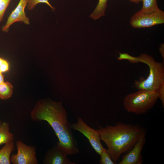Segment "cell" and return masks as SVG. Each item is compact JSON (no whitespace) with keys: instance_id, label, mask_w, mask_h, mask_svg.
<instances>
[{"instance_id":"cell-6","label":"cell","mask_w":164,"mask_h":164,"mask_svg":"<svg viewBox=\"0 0 164 164\" xmlns=\"http://www.w3.org/2000/svg\"><path fill=\"white\" fill-rule=\"evenodd\" d=\"M17 152L10 157V162L13 164H38L36 148L27 145L20 140L16 142Z\"/></svg>"},{"instance_id":"cell-13","label":"cell","mask_w":164,"mask_h":164,"mask_svg":"<svg viewBox=\"0 0 164 164\" xmlns=\"http://www.w3.org/2000/svg\"><path fill=\"white\" fill-rule=\"evenodd\" d=\"M13 87L8 81L2 82L0 84V98L6 100L10 98L13 94Z\"/></svg>"},{"instance_id":"cell-2","label":"cell","mask_w":164,"mask_h":164,"mask_svg":"<svg viewBox=\"0 0 164 164\" xmlns=\"http://www.w3.org/2000/svg\"><path fill=\"white\" fill-rule=\"evenodd\" d=\"M101 140L108 147L107 151L116 164L121 155L129 151L146 129L138 124H130L121 122L115 125H106L103 127L99 125L96 129Z\"/></svg>"},{"instance_id":"cell-18","label":"cell","mask_w":164,"mask_h":164,"mask_svg":"<svg viewBox=\"0 0 164 164\" xmlns=\"http://www.w3.org/2000/svg\"><path fill=\"white\" fill-rule=\"evenodd\" d=\"M100 155V164H115L108 154L107 149L104 148Z\"/></svg>"},{"instance_id":"cell-7","label":"cell","mask_w":164,"mask_h":164,"mask_svg":"<svg viewBox=\"0 0 164 164\" xmlns=\"http://www.w3.org/2000/svg\"><path fill=\"white\" fill-rule=\"evenodd\" d=\"M71 127L72 129L80 132L86 137L95 151L101 155L104 148L99 133L96 130L88 125L80 117L77 118L76 123L71 124Z\"/></svg>"},{"instance_id":"cell-22","label":"cell","mask_w":164,"mask_h":164,"mask_svg":"<svg viewBox=\"0 0 164 164\" xmlns=\"http://www.w3.org/2000/svg\"><path fill=\"white\" fill-rule=\"evenodd\" d=\"M164 45L163 44H162L160 45V47L159 49V50L161 55L163 58V60H164Z\"/></svg>"},{"instance_id":"cell-23","label":"cell","mask_w":164,"mask_h":164,"mask_svg":"<svg viewBox=\"0 0 164 164\" xmlns=\"http://www.w3.org/2000/svg\"><path fill=\"white\" fill-rule=\"evenodd\" d=\"M4 76L2 73L0 72V84L4 81Z\"/></svg>"},{"instance_id":"cell-9","label":"cell","mask_w":164,"mask_h":164,"mask_svg":"<svg viewBox=\"0 0 164 164\" xmlns=\"http://www.w3.org/2000/svg\"><path fill=\"white\" fill-rule=\"evenodd\" d=\"M146 131L142 135L132 148L122 156L119 164H142V152L146 142Z\"/></svg>"},{"instance_id":"cell-24","label":"cell","mask_w":164,"mask_h":164,"mask_svg":"<svg viewBox=\"0 0 164 164\" xmlns=\"http://www.w3.org/2000/svg\"><path fill=\"white\" fill-rule=\"evenodd\" d=\"M130 1L132 2H134L135 4H138L140 2L142 1V0H130Z\"/></svg>"},{"instance_id":"cell-15","label":"cell","mask_w":164,"mask_h":164,"mask_svg":"<svg viewBox=\"0 0 164 164\" xmlns=\"http://www.w3.org/2000/svg\"><path fill=\"white\" fill-rule=\"evenodd\" d=\"M143 2L141 11L144 12H152L159 10L157 0H142Z\"/></svg>"},{"instance_id":"cell-17","label":"cell","mask_w":164,"mask_h":164,"mask_svg":"<svg viewBox=\"0 0 164 164\" xmlns=\"http://www.w3.org/2000/svg\"><path fill=\"white\" fill-rule=\"evenodd\" d=\"M118 53H119V56L117 57V59L118 60H127L130 63L133 64L140 62L138 57L133 56L126 53H122L120 52H118Z\"/></svg>"},{"instance_id":"cell-3","label":"cell","mask_w":164,"mask_h":164,"mask_svg":"<svg viewBox=\"0 0 164 164\" xmlns=\"http://www.w3.org/2000/svg\"><path fill=\"white\" fill-rule=\"evenodd\" d=\"M138 57L140 62L148 66L149 72L146 79L141 77L139 80H135L134 87L138 90L157 91L161 85L164 83V63L156 62L152 56L145 53H141Z\"/></svg>"},{"instance_id":"cell-12","label":"cell","mask_w":164,"mask_h":164,"mask_svg":"<svg viewBox=\"0 0 164 164\" xmlns=\"http://www.w3.org/2000/svg\"><path fill=\"white\" fill-rule=\"evenodd\" d=\"M14 136L9 131V124L7 122H2L0 126V145L13 141Z\"/></svg>"},{"instance_id":"cell-21","label":"cell","mask_w":164,"mask_h":164,"mask_svg":"<svg viewBox=\"0 0 164 164\" xmlns=\"http://www.w3.org/2000/svg\"><path fill=\"white\" fill-rule=\"evenodd\" d=\"M159 98L161 100L163 107H164V83L161 85L158 90Z\"/></svg>"},{"instance_id":"cell-8","label":"cell","mask_w":164,"mask_h":164,"mask_svg":"<svg viewBox=\"0 0 164 164\" xmlns=\"http://www.w3.org/2000/svg\"><path fill=\"white\" fill-rule=\"evenodd\" d=\"M28 1V0H19L16 7L9 15L6 23L2 27L3 32H8L10 26L16 22H22L26 25L29 24V19L26 16L25 12Z\"/></svg>"},{"instance_id":"cell-1","label":"cell","mask_w":164,"mask_h":164,"mask_svg":"<svg viewBox=\"0 0 164 164\" xmlns=\"http://www.w3.org/2000/svg\"><path fill=\"white\" fill-rule=\"evenodd\" d=\"M31 119L34 121H46L54 130L59 141L56 145L68 155L77 154L79 150L77 141L68 121L67 113L61 102L50 99L38 101L30 113Z\"/></svg>"},{"instance_id":"cell-14","label":"cell","mask_w":164,"mask_h":164,"mask_svg":"<svg viewBox=\"0 0 164 164\" xmlns=\"http://www.w3.org/2000/svg\"><path fill=\"white\" fill-rule=\"evenodd\" d=\"M108 0H99L95 9L90 15V17L94 20L100 18L104 16L107 7Z\"/></svg>"},{"instance_id":"cell-4","label":"cell","mask_w":164,"mask_h":164,"mask_svg":"<svg viewBox=\"0 0 164 164\" xmlns=\"http://www.w3.org/2000/svg\"><path fill=\"white\" fill-rule=\"evenodd\" d=\"M158 98L156 91L139 90L127 95L124 99L123 105L128 112L141 115L146 113L153 107Z\"/></svg>"},{"instance_id":"cell-5","label":"cell","mask_w":164,"mask_h":164,"mask_svg":"<svg viewBox=\"0 0 164 164\" xmlns=\"http://www.w3.org/2000/svg\"><path fill=\"white\" fill-rule=\"evenodd\" d=\"M164 23V12L160 9L150 12H144L140 10L131 17V26L134 28L149 27Z\"/></svg>"},{"instance_id":"cell-11","label":"cell","mask_w":164,"mask_h":164,"mask_svg":"<svg viewBox=\"0 0 164 164\" xmlns=\"http://www.w3.org/2000/svg\"><path fill=\"white\" fill-rule=\"evenodd\" d=\"M15 147L12 141L5 144L0 149V164H10L11 155Z\"/></svg>"},{"instance_id":"cell-25","label":"cell","mask_w":164,"mask_h":164,"mask_svg":"<svg viewBox=\"0 0 164 164\" xmlns=\"http://www.w3.org/2000/svg\"><path fill=\"white\" fill-rule=\"evenodd\" d=\"M2 123V122L0 120V126L1 125Z\"/></svg>"},{"instance_id":"cell-20","label":"cell","mask_w":164,"mask_h":164,"mask_svg":"<svg viewBox=\"0 0 164 164\" xmlns=\"http://www.w3.org/2000/svg\"><path fill=\"white\" fill-rule=\"evenodd\" d=\"M9 62L5 59L0 57V72L3 73L8 71L9 70Z\"/></svg>"},{"instance_id":"cell-10","label":"cell","mask_w":164,"mask_h":164,"mask_svg":"<svg viewBox=\"0 0 164 164\" xmlns=\"http://www.w3.org/2000/svg\"><path fill=\"white\" fill-rule=\"evenodd\" d=\"M68 155L65 151L59 148L56 145L48 150L43 162L44 164H76L69 159Z\"/></svg>"},{"instance_id":"cell-19","label":"cell","mask_w":164,"mask_h":164,"mask_svg":"<svg viewBox=\"0 0 164 164\" xmlns=\"http://www.w3.org/2000/svg\"><path fill=\"white\" fill-rule=\"evenodd\" d=\"M11 0H0V22L3 20L5 11Z\"/></svg>"},{"instance_id":"cell-16","label":"cell","mask_w":164,"mask_h":164,"mask_svg":"<svg viewBox=\"0 0 164 164\" xmlns=\"http://www.w3.org/2000/svg\"><path fill=\"white\" fill-rule=\"evenodd\" d=\"M43 3L46 4L54 12L55 8L52 6L49 2L48 0H28L27 8L29 11L33 10L38 4Z\"/></svg>"}]
</instances>
